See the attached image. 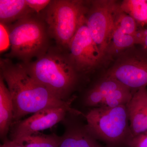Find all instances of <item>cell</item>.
Here are the masks:
<instances>
[{"mask_svg":"<svg viewBox=\"0 0 147 147\" xmlns=\"http://www.w3.org/2000/svg\"><path fill=\"white\" fill-rule=\"evenodd\" d=\"M1 75L7 84L13 105V119L17 122L24 116L45 108H71L74 98L65 101L32 77L21 64H14L8 58L1 59Z\"/></svg>","mask_w":147,"mask_h":147,"instance_id":"obj_1","label":"cell"},{"mask_svg":"<svg viewBox=\"0 0 147 147\" xmlns=\"http://www.w3.org/2000/svg\"><path fill=\"white\" fill-rule=\"evenodd\" d=\"M27 72L61 100L68 96L78 82L79 73L68 54L49 50L35 61L22 63Z\"/></svg>","mask_w":147,"mask_h":147,"instance_id":"obj_2","label":"cell"},{"mask_svg":"<svg viewBox=\"0 0 147 147\" xmlns=\"http://www.w3.org/2000/svg\"><path fill=\"white\" fill-rule=\"evenodd\" d=\"M35 13L6 26L11 47L6 58H16L27 63L48 51L50 36L47 25L40 15Z\"/></svg>","mask_w":147,"mask_h":147,"instance_id":"obj_3","label":"cell"},{"mask_svg":"<svg viewBox=\"0 0 147 147\" xmlns=\"http://www.w3.org/2000/svg\"><path fill=\"white\" fill-rule=\"evenodd\" d=\"M78 0H54L42 14L50 37L63 49H68L70 40L86 18L89 5Z\"/></svg>","mask_w":147,"mask_h":147,"instance_id":"obj_4","label":"cell"},{"mask_svg":"<svg viewBox=\"0 0 147 147\" xmlns=\"http://www.w3.org/2000/svg\"><path fill=\"white\" fill-rule=\"evenodd\" d=\"M86 118L85 127L90 134L110 146L128 144L133 138L126 105L93 108L87 113Z\"/></svg>","mask_w":147,"mask_h":147,"instance_id":"obj_5","label":"cell"},{"mask_svg":"<svg viewBox=\"0 0 147 147\" xmlns=\"http://www.w3.org/2000/svg\"><path fill=\"white\" fill-rule=\"evenodd\" d=\"M104 76L118 81L135 91L147 86V50L136 46L125 50L116 57Z\"/></svg>","mask_w":147,"mask_h":147,"instance_id":"obj_6","label":"cell"},{"mask_svg":"<svg viewBox=\"0 0 147 147\" xmlns=\"http://www.w3.org/2000/svg\"><path fill=\"white\" fill-rule=\"evenodd\" d=\"M119 7L115 1H91L86 15L87 26L104 59Z\"/></svg>","mask_w":147,"mask_h":147,"instance_id":"obj_7","label":"cell"},{"mask_svg":"<svg viewBox=\"0 0 147 147\" xmlns=\"http://www.w3.org/2000/svg\"><path fill=\"white\" fill-rule=\"evenodd\" d=\"M67 50L69 59L79 73L94 70L104 60L92 38L86 24V18L70 40Z\"/></svg>","mask_w":147,"mask_h":147,"instance_id":"obj_8","label":"cell"},{"mask_svg":"<svg viewBox=\"0 0 147 147\" xmlns=\"http://www.w3.org/2000/svg\"><path fill=\"white\" fill-rule=\"evenodd\" d=\"M67 112L80 114L79 111L64 107L45 108L38 111L16 124L11 134L12 140H17L52 127L63 120Z\"/></svg>","mask_w":147,"mask_h":147,"instance_id":"obj_9","label":"cell"},{"mask_svg":"<svg viewBox=\"0 0 147 147\" xmlns=\"http://www.w3.org/2000/svg\"><path fill=\"white\" fill-rule=\"evenodd\" d=\"M129 127L132 137L147 131V89L135 91L126 105Z\"/></svg>","mask_w":147,"mask_h":147,"instance_id":"obj_10","label":"cell"},{"mask_svg":"<svg viewBox=\"0 0 147 147\" xmlns=\"http://www.w3.org/2000/svg\"><path fill=\"white\" fill-rule=\"evenodd\" d=\"M121 84L115 79L104 76L87 93L84 99L85 105L93 108L101 107L110 93Z\"/></svg>","mask_w":147,"mask_h":147,"instance_id":"obj_11","label":"cell"},{"mask_svg":"<svg viewBox=\"0 0 147 147\" xmlns=\"http://www.w3.org/2000/svg\"><path fill=\"white\" fill-rule=\"evenodd\" d=\"M34 11L26 0H0L1 24L7 26Z\"/></svg>","mask_w":147,"mask_h":147,"instance_id":"obj_12","label":"cell"},{"mask_svg":"<svg viewBox=\"0 0 147 147\" xmlns=\"http://www.w3.org/2000/svg\"><path fill=\"white\" fill-rule=\"evenodd\" d=\"M13 119V105L8 88L2 76L0 77V135L4 138Z\"/></svg>","mask_w":147,"mask_h":147,"instance_id":"obj_13","label":"cell"},{"mask_svg":"<svg viewBox=\"0 0 147 147\" xmlns=\"http://www.w3.org/2000/svg\"><path fill=\"white\" fill-rule=\"evenodd\" d=\"M57 147H101L86 127H75L67 130L61 137Z\"/></svg>","mask_w":147,"mask_h":147,"instance_id":"obj_14","label":"cell"},{"mask_svg":"<svg viewBox=\"0 0 147 147\" xmlns=\"http://www.w3.org/2000/svg\"><path fill=\"white\" fill-rule=\"evenodd\" d=\"M119 6L121 10L132 17L139 27L147 25L146 0H124Z\"/></svg>","mask_w":147,"mask_h":147,"instance_id":"obj_15","label":"cell"},{"mask_svg":"<svg viewBox=\"0 0 147 147\" xmlns=\"http://www.w3.org/2000/svg\"><path fill=\"white\" fill-rule=\"evenodd\" d=\"M61 137L55 134H44L38 133L17 139L24 147H57Z\"/></svg>","mask_w":147,"mask_h":147,"instance_id":"obj_16","label":"cell"},{"mask_svg":"<svg viewBox=\"0 0 147 147\" xmlns=\"http://www.w3.org/2000/svg\"><path fill=\"white\" fill-rule=\"evenodd\" d=\"M132 95L130 89L121 84L110 93L100 107L114 108L127 105L131 99Z\"/></svg>","mask_w":147,"mask_h":147,"instance_id":"obj_17","label":"cell"},{"mask_svg":"<svg viewBox=\"0 0 147 147\" xmlns=\"http://www.w3.org/2000/svg\"><path fill=\"white\" fill-rule=\"evenodd\" d=\"M115 24L125 33L139 36L142 28L139 29L137 22L132 17L122 11L119 7L116 13Z\"/></svg>","mask_w":147,"mask_h":147,"instance_id":"obj_18","label":"cell"},{"mask_svg":"<svg viewBox=\"0 0 147 147\" xmlns=\"http://www.w3.org/2000/svg\"><path fill=\"white\" fill-rule=\"evenodd\" d=\"M51 1L50 0H26L29 7L37 14L44 10Z\"/></svg>","mask_w":147,"mask_h":147,"instance_id":"obj_19","label":"cell"},{"mask_svg":"<svg viewBox=\"0 0 147 147\" xmlns=\"http://www.w3.org/2000/svg\"><path fill=\"white\" fill-rule=\"evenodd\" d=\"M127 145L130 147H147V131L133 137Z\"/></svg>","mask_w":147,"mask_h":147,"instance_id":"obj_20","label":"cell"},{"mask_svg":"<svg viewBox=\"0 0 147 147\" xmlns=\"http://www.w3.org/2000/svg\"><path fill=\"white\" fill-rule=\"evenodd\" d=\"M0 147H24L20 142L16 140H11L5 139L3 144Z\"/></svg>","mask_w":147,"mask_h":147,"instance_id":"obj_21","label":"cell"},{"mask_svg":"<svg viewBox=\"0 0 147 147\" xmlns=\"http://www.w3.org/2000/svg\"><path fill=\"white\" fill-rule=\"evenodd\" d=\"M140 45L147 50V29H142Z\"/></svg>","mask_w":147,"mask_h":147,"instance_id":"obj_22","label":"cell"}]
</instances>
